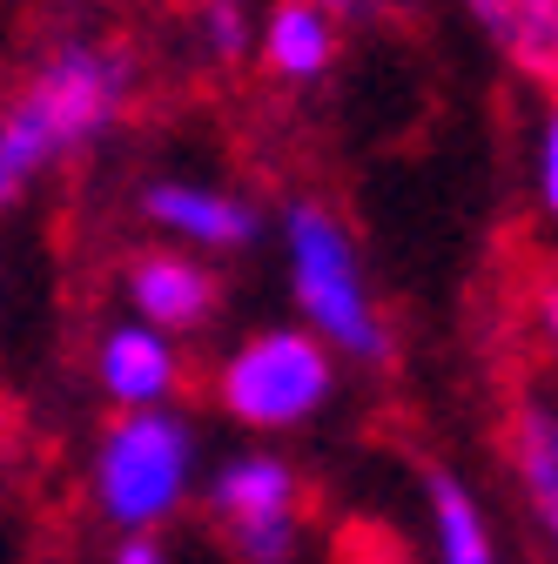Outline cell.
I'll list each match as a JSON object with an SVG mask.
<instances>
[{"mask_svg": "<svg viewBox=\"0 0 558 564\" xmlns=\"http://www.w3.org/2000/svg\"><path fill=\"white\" fill-rule=\"evenodd\" d=\"M121 88H128V61H115L101 47H61L28 82L21 108L0 121V169L14 182H28L41 162L88 141L121 108Z\"/></svg>", "mask_w": 558, "mask_h": 564, "instance_id": "obj_1", "label": "cell"}, {"mask_svg": "<svg viewBox=\"0 0 558 564\" xmlns=\"http://www.w3.org/2000/svg\"><path fill=\"white\" fill-rule=\"evenodd\" d=\"M283 242H290V282H297V303L303 316L364 364L390 357V329L377 323L371 296H364V275H357V249L351 229H343L323 202H297L283 216Z\"/></svg>", "mask_w": 558, "mask_h": 564, "instance_id": "obj_2", "label": "cell"}, {"mask_svg": "<svg viewBox=\"0 0 558 564\" xmlns=\"http://www.w3.org/2000/svg\"><path fill=\"white\" fill-rule=\"evenodd\" d=\"M189 464H195V437L189 423L169 416V410H135L121 416L115 431L101 437V457H95V490H101V511L115 524L149 531L155 518H169L189 490Z\"/></svg>", "mask_w": 558, "mask_h": 564, "instance_id": "obj_3", "label": "cell"}, {"mask_svg": "<svg viewBox=\"0 0 558 564\" xmlns=\"http://www.w3.org/2000/svg\"><path fill=\"white\" fill-rule=\"evenodd\" d=\"M216 397L256 431H290L330 397V349L310 329H262L223 364Z\"/></svg>", "mask_w": 558, "mask_h": 564, "instance_id": "obj_4", "label": "cell"}, {"mask_svg": "<svg viewBox=\"0 0 558 564\" xmlns=\"http://www.w3.org/2000/svg\"><path fill=\"white\" fill-rule=\"evenodd\" d=\"M208 505L229 524V544L243 564H283L297 538V477L283 457H236L216 484Z\"/></svg>", "mask_w": 558, "mask_h": 564, "instance_id": "obj_5", "label": "cell"}, {"mask_svg": "<svg viewBox=\"0 0 558 564\" xmlns=\"http://www.w3.org/2000/svg\"><path fill=\"white\" fill-rule=\"evenodd\" d=\"M128 303L155 336L169 329H195L208 310H216V275L189 256H142L128 269Z\"/></svg>", "mask_w": 558, "mask_h": 564, "instance_id": "obj_6", "label": "cell"}, {"mask_svg": "<svg viewBox=\"0 0 558 564\" xmlns=\"http://www.w3.org/2000/svg\"><path fill=\"white\" fill-rule=\"evenodd\" d=\"M142 208H149L162 229H175V236H189V242H202V249H243V242L256 236V208L236 202V195H223V188L155 182Z\"/></svg>", "mask_w": 558, "mask_h": 564, "instance_id": "obj_7", "label": "cell"}, {"mask_svg": "<svg viewBox=\"0 0 558 564\" xmlns=\"http://www.w3.org/2000/svg\"><path fill=\"white\" fill-rule=\"evenodd\" d=\"M175 370L182 364H175L169 336H155L149 323H121L101 343V390L115 403H128V410H155L175 390Z\"/></svg>", "mask_w": 558, "mask_h": 564, "instance_id": "obj_8", "label": "cell"}, {"mask_svg": "<svg viewBox=\"0 0 558 564\" xmlns=\"http://www.w3.org/2000/svg\"><path fill=\"white\" fill-rule=\"evenodd\" d=\"M477 28L505 47L518 75L558 88V0H492L477 8Z\"/></svg>", "mask_w": 558, "mask_h": 564, "instance_id": "obj_9", "label": "cell"}, {"mask_svg": "<svg viewBox=\"0 0 558 564\" xmlns=\"http://www.w3.org/2000/svg\"><path fill=\"white\" fill-rule=\"evenodd\" d=\"M336 54V34H330V14L303 8V0H290V8H276L262 21V61H269V75H283V82H316L323 67Z\"/></svg>", "mask_w": 558, "mask_h": 564, "instance_id": "obj_10", "label": "cell"}, {"mask_svg": "<svg viewBox=\"0 0 558 564\" xmlns=\"http://www.w3.org/2000/svg\"><path fill=\"white\" fill-rule=\"evenodd\" d=\"M431 518H438V564H498L471 490L458 477H431Z\"/></svg>", "mask_w": 558, "mask_h": 564, "instance_id": "obj_11", "label": "cell"}, {"mask_svg": "<svg viewBox=\"0 0 558 564\" xmlns=\"http://www.w3.org/2000/svg\"><path fill=\"white\" fill-rule=\"evenodd\" d=\"M538 195H545V208L558 216V101L545 115V134H538Z\"/></svg>", "mask_w": 558, "mask_h": 564, "instance_id": "obj_12", "label": "cell"}, {"mask_svg": "<svg viewBox=\"0 0 558 564\" xmlns=\"http://www.w3.org/2000/svg\"><path fill=\"white\" fill-rule=\"evenodd\" d=\"M208 34H216L223 54H236L243 47V8H208Z\"/></svg>", "mask_w": 558, "mask_h": 564, "instance_id": "obj_13", "label": "cell"}, {"mask_svg": "<svg viewBox=\"0 0 558 564\" xmlns=\"http://www.w3.org/2000/svg\"><path fill=\"white\" fill-rule=\"evenodd\" d=\"M343 564H404L384 538H351V544H343Z\"/></svg>", "mask_w": 558, "mask_h": 564, "instance_id": "obj_14", "label": "cell"}, {"mask_svg": "<svg viewBox=\"0 0 558 564\" xmlns=\"http://www.w3.org/2000/svg\"><path fill=\"white\" fill-rule=\"evenodd\" d=\"M115 564H162V544H155L149 531H135V538L115 544Z\"/></svg>", "mask_w": 558, "mask_h": 564, "instance_id": "obj_15", "label": "cell"}, {"mask_svg": "<svg viewBox=\"0 0 558 564\" xmlns=\"http://www.w3.org/2000/svg\"><path fill=\"white\" fill-rule=\"evenodd\" d=\"M538 511H545V524H551V551H558V498H551V505H538Z\"/></svg>", "mask_w": 558, "mask_h": 564, "instance_id": "obj_16", "label": "cell"}, {"mask_svg": "<svg viewBox=\"0 0 558 564\" xmlns=\"http://www.w3.org/2000/svg\"><path fill=\"white\" fill-rule=\"evenodd\" d=\"M14 188H21V182H14V175H8V169H0V202H8V195H14Z\"/></svg>", "mask_w": 558, "mask_h": 564, "instance_id": "obj_17", "label": "cell"}]
</instances>
